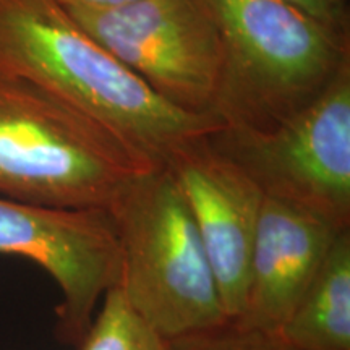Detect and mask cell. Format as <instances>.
I'll return each instance as SVG.
<instances>
[{
	"mask_svg": "<svg viewBox=\"0 0 350 350\" xmlns=\"http://www.w3.org/2000/svg\"><path fill=\"white\" fill-rule=\"evenodd\" d=\"M0 75L88 112L159 165L187 142L224 130L214 116L183 112L152 93L59 0H0Z\"/></svg>",
	"mask_w": 350,
	"mask_h": 350,
	"instance_id": "6da1fadb",
	"label": "cell"
},
{
	"mask_svg": "<svg viewBox=\"0 0 350 350\" xmlns=\"http://www.w3.org/2000/svg\"><path fill=\"white\" fill-rule=\"evenodd\" d=\"M157 167L104 122L31 83L0 75V196L109 211Z\"/></svg>",
	"mask_w": 350,
	"mask_h": 350,
	"instance_id": "7a4b0ae2",
	"label": "cell"
},
{
	"mask_svg": "<svg viewBox=\"0 0 350 350\" xmlns=\"http://www.w3.org/2000/svg\"><path fill=\"white\" fill-rule=\"evenodd\" d=\"M224 44L214 116L222 131L262 133L299 113L350 62L349 33L284 0H208Z\"/></svg>",
	"mask_w": 350,
	"mask_h": 350,
	"instance_id": "3957f363",
	"label": "cell"
},
{
	"mask_svg": "<svg viewBox=\"0 0 350 350\" xmlns=\"http://www.w3.org/2000/svg\"><path fill=\"white\" fill-rule=\"evenodd\" d=\"M109 213L120 247L119 287L152 331L172 340L229 321L193 214L167 167L137 178Z\"/></svg>",
	"mask_w": 350,
	"mask_h": 350,
	"instance_id": "277c9868",
	"label": "cell"
},
{
	"mask_svg": "<svg viewBox=\"0 0 350 350\" xmlns=\"http://www.w3.org/2000/svg\"><path fill=\"white\" fill-rule=\"evenodd\" d=\"M67 10L161 99L183 112L214 116L224 44L208 0H138Z\"/></svg>",
	"mask_w": 350,
	"mask_h": 350,
	"instance_id": "5b68a950",
	"label": "cell"
},
{
	"mask_svg": "<svg viewBox=\"0 0 350 350\" xmlns=\"http://www.w3.org/2000/svg\"><path fill=\"white\" fill-rule=\"evenodd\" d=\"M213 142L265 196L350 227V62L312 104L275 129L219 131Z\"/></svg>",
	"mask_w": 350,
	"mask_h": 350,
	"instance_id": "8992f818",
	"label": "cell"
},
{
	"mask_svg": "<svg viewBox=\"0 0 350 350\" xmlns=\"http://www.w3.org/2000/svg\"><path fill=\"white\" fill-rule=\"evenodd\" d=\"M0 253L23 256L62 292L55 336L81 347L94 312L120 282V247L107 209L49 208L0 196Z\"/></svg>",
	"mask_w": 350,
	"mask_h": 350,
	"instance_id": "52a82bcc",
	"label": "cell"
},
{
	"mask_svg": "<svg viewBox=\"0 0 350 350\" xmlns=\"http://www.w3.org/2000/svg\"><path fill=\"white\" fill-rule=\"evenodd\" d=\"M164 167L174 175L190 206L226 314L235 321L245 306L248 266L265 195L250 175L214 144L213 135L182 144Z\"/></svg>",
	"mask_w": 350,
	"mask_h": 350,
	"instance_id": "ba28073f",
	"label": "cell"
},
{
	"mask_svg": "<svg viewBox=\"0 0 350 350\" xmlns=\"http://www.w3.org/2000/svg\"><path fill=\"white\" fill-rule=\"evenodd\" d=\"M344 229L312 209L265 196L248 266L247 297L235 325L281 334Z\"/></svg>",
	"mask_w": 350,
	"mask_h": 350,
	"instance_id": "9c48e42d",
	"label": "cell"
},
{
	"mask_svg": "<svg viewBox=\"0 0 350 350\" xmlns=\"http://www.w3.org/2000/svg\"><path fill=\"white\" fill-rule=\"evenodd\" d=\"M279 336L299 350H350V229L336 237Z\"/></svg>",
	"mask_w": 350,
	"mask_h": 350,
	"instance_id": "30bf717a",
	"label": "cell"
},
{
	"mask_svg": "<svg viewBox=\"0 0 350 350\" xmlns=\"http://www.w3.org/2000/svg\"><path fill=\"white\" fill-rule=\"evenodd\" d=\"M78 350H170V345L130 308L117 286L103 297L100 310Z\"/></svg>",
	"mask_w": 350,
	"mask_h": 350,
	"instance_id": "8fae6325",
	"label": "cell"
},
{
	"mask_svg": "<svg viewBox=\"0 0 350 350\" xmlns=\"http://www.w3.org/2000/svg\"><path fill=\"white\" fill-rule=\"evenodd\" d=\"M170 350H299L281 336L227 321L214 329L169 340Z\"/></svg>",
	"mask_w": 350,
	"mask_h": 350,
	"instance_id": "7c38bea8",
	"label": "cell"
},
{
	"mask_svg": "<svg viewBox=\"0 0 350 350\" xmlns=\"http://www.w3.org/2000/svg\"><path fill=\"white\" fill-rule=\"evenodd\" d=\"M313 18L339 31L349 33V0H284Z\"/></svg>",
	"mask_w": 350,
	"mask_h": 350,
	"instance_id": "4fadbf2b",
	"label": "cell"
},
{
	"mask_svg": "<svg viewBox=\"0 0 350 350\" xmlns=\"http://www.w3.org/2000/svg\"><path fill=\"white\" fill-rule=\"evenodd\" d=\"M64 7L75 8V7H93V8H113L129 5V3L138 2V0H59Z\"/></svg>",
	"mask_w": 350,
	"mask_h": 350,
	"instance_id": "5bb4252c",
	"label": "cell"
}]
</instances>
